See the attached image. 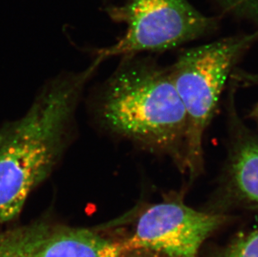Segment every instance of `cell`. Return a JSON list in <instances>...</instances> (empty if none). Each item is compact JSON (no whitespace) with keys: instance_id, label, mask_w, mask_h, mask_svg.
I'll list each match as a JSON object with an SVG mask.
<instances>
[{"instance_id":"obj_1","label":"cell","mask_w":258,"mask_h":257,"mask_svg":"<svg viewBox=\"0 0 258 257\" xmlns=\"http://www.w3.org/2000/svg\"><path fill=\"white\" fill-rule=\"evenodd\" d=\"M98 65L52 79L25 114L0 127V223L20 216L73 141L76 112Z\"/></svg>"},{"instance_id":"obj_2","label":"cell","mask_w":258,"mask_h":257,"mask_svg":"<svg viewBox=\"0 0 258 257\" xmlns=\"http://www.w3.org/2000/svg\"><path fill=\"white\" fill-rule=\"evenodd\" d=\"M95 112L107 132L168 156L183 172L187 118L169 68L149 58L124 57L100 89Z\"/></svg>"},{"instance_id":"obj_3","label":"cell","mask_w":258,"mask_h":257,"mask_svg":"<svg viewBox=\"0 0 258 257\" xmlns=\"http://www.w3.org/2000/svg\"><path fill=\"white\" fill-rule=\"evenodd\" d=\"M257 39L258 29L191 48L169 67L187 118L182 173L190 182L204 169L203 137L227 79L239 58Z\"/></svg>"},{"instance_id":"obj_4","label":"cell","mask_w":258,"mask_h":257,"mask_svg":"<svg viewBox=\"0 0 258 257\" xmlns=\"http://www.w3.org/2000/svg\"><path fill=\"white\" fill-rule=\"evenodd\" d=\"M108 14L125 24L126 31L116 43L97 52L95 61L99 65L110 57L174 49L217 26V19L203 15L187 0H126L109 8Z\"/></svg>"},{"instance_id":"obj_5","label":"cell","mask_w":258,"mask_h":257,"mask_svg":"<svg viewBox=\"0 0 258 257\" xmlns=\"http://www.w3.org/2000/svg\"><path fill=\"white\" fill-rule=\"evenodd\" d=\"M225 220L222 215L198 211L180 200L160 202L142 212L133 235L121 242L122 253L197 257L202 243Z\"/></svg>"},{"instance_id":"obj_6","label":"cell","mask_w":258,"mask_h":257,"mask_svg":"<svg viewBox=\"0 0 258 257\" xmlns=\"http://www.w3.org/2000/svg\"><path fill=\"white\" fill-rule=\"evenodd\" d=\"M236 124L223 180L225 189L258 206V139Z\"/></svg>"},{"instance_id":"obj_7","label":"cell","mask_w":258,"mask_h":257,"mask_svg":"<svg viewBox=\"0 0 258 257\" xmlns=\"http://www.w3.org/2000/svg\"><path fill=\"white\" fill-rule=\"evenodd\" d=\"M121 242L86 228H52L34 257H120Z\"/></svg>"},{"instance_id":"obj_8","label":"cell","mask_w":258,"mask_h":257,"mask_svg":"<svg viewBox=\"0 0 258 257\" xmlns=\"http://www.w3.org/2000/svg\"><path fill=\"white\" fill-rule=\"evenodd\" d=\"M50 227L37 222L0 232V257H34Z\"/></svg>"},{"instance_id":"obj_9","label":"cell","mask_w":258,"mask_h":257,"mask_svg":"<svg viewBox=\"0 0 258 257\" xmlns=\"http://www.w3.org/2000/svg\"><path fill=\"white\" fill-rule=\"evenodd\" d=\"M219 257H258V228L234 240Z\"/></svg>"},{"instance_id":"obj_10","label":"cell","mask_w":258,"mask_h":257,"mask_svg":"<svg viewBox=\"0 0 258 257\" xmlns=\"http://www.w3.org/2000/svg\"><path fill=\"white\" fill-rule=\"evenodd\" d=\"M120 257H163L156 255L153 253L144 252V251H130L122 253Z\"/></svg>"},{"instance_id":"obj_11","label":"cell","mask_w":258,"mask_h":257,"mask_svg":"<svg viewBox=\"0 0 258 257\" xmlns=\"http://www.w3.org/2000/svg\"><path fill=\"white\" fill-rule=\"evenodd\" d=\"M249 116L256 123V125L258 126V104L256 106L254 107L253 109L251 110V113L249 114Z\"/></svg>"}]
</instances>
